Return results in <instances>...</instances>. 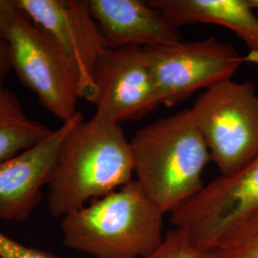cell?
<instances>
[{
  "mask_svg": "<svg viewBox=\"0 0 258 258\" xmlns=\"http://www.w3.org/2000/svg\"><path fill=\"white\" fill-rule=\"evenodd\" d=\"M133 175L131 145L120 124L94 116L82 120L59 149L48 184L49 212L62 218L128 184Z\"/></svg>",
  "mask_w": 258,
  "mask_h": 258,
  "instance_id": "6da1fadb",
  "label": "cell"
},
{
  "mask_svg": "<svg viewBox=\"0 0 258 258\" xmlns=\"http://www.w3.org/2000/svg\"><path fill=\"white\" fill-rule=\"evenodd\" d=\"M130 145L136 181L165 214L203 188L202 173L211 155L190 109L145 125Z\"/></svg>",
  "mask_w": 258,
  "mask_h": 258,
  "instance_id": "7a4b0ae2",
  "label": "cell"
},
{
  "mask_svg": "<svg viewBox=\"0 0 258 258\" xmlns=\"http://www.w3.org/2000/svg\"><path fill=\"white\" fill-rule=\"evenodd\" d=\"M164 215L133 180L63 216V245L94 258L147 257L164 241Z\"/></svg>",
  "mask_w": 258,
  "mask_h": 258,
  "instance_id": "3957f363",
  "label": "cell"
},
{
  "mask_svg": "<svg viewBox=\"0 0 258 258\" xmlns=\"http://www.w3.org/2000/svg\"><path fill=\"white\" fill-rule=\"evenodd\" d=\"M189 109L220 175H232L258 157V94L251 81L218 83Z\"/></svg>",
  "mask_w": 258,
  "mask_h": 258,
  "instance_id": "277c9868",
  "label": "cell"
},
{
  "mask_svg": "<svg viewBox=\"0 0 258 258\" xmlns=\"http://www.w3.org/2000/svg\"><path fill=\"white\" fill-rule=\"evenodd\" d=\"M5 40L11 67L21 83L62 123L72 120L79 113V82L53 37L20 12Z\"/></svg>",
  "mask_w": 258,
  "mask_h": 258,
  "instance_id": "5b68a950",
  "label": "cell"
},
{
  "mask_svg": "<svg viewBox=\"0 0 258 258\" xmlns=\"http://www.w3.org/2000/svg\"><path fill=\"white\" fill-rule=\"evenodd\" d=\"M161 105L173 106L200 89L231 80L249 61L235 47L211 37L144 48Z\"/></svg>",
  "mask_w": 258,
  "mask_h": 258,
  "instance_id": "8992f818",
  "label": "cell"
},
{
  "mask_svg": "<svg viewBox=\"0 0 258 258\" xmlns=\"http://www.w3.org/2000/svg\"><path fill=\"white\" fill-rule=\"evenodd\" d=\"M258 214V157L230 176H218L170 213L174 228L195 246L215 249L242 222Z\"/></svg>",
  "mask_w": 258,
  "mask_h": 258,
  "instance_id": "52a82bcc",
  "label": "cell"
},
{
  "mask_svg": "<svg viewBox=\"0 0 258 258\" xmlns=\"http://www.w3.org/2000/svg\"><path fill=\"white\" fill-rule=\"evenodd\" d=\"M16 3L28 19L55 39L77 75L80 99L94 104L95 67L106 45L88 0H16Z\"/></svg>",
  "mask_w": 258,
  "mask_h": 258,
  "instance_id": "ba28073f",
  "label": "cell"
},
{
  "mask_svg": "<svg viewBox=\"0 0 258 258\" xmlns=\"http://www.w3.org/2000/svg\"><path fill=\"white\" fill-rule=\"evenodd\" d=\"M95 118L119 123L138 120L161 105L144 48H106L94 72Z\"/></svg>",
  "mask_w": 258,
  "mask_h": 258,
  "instance_id": "9c48e42d",
  "label": "cell"
},
{
  "mask_svg": "<svg viewBox=\"0 0 258 258\" xmlns=\"http://www.w3.org/2000/svg\"><path fill=\"white\" fill-rule=\"evenodd\" d=\"M83 120L79 112L34 147L0 163V219L24 221L40 202L41 189L55 173L65 138Z\"/></svg>",
  "mask_w": 258,
  "mask_h": 258,
  "instance_id": "30bf717a",
  "label": "cell"
},
{
  "mask_svg": "<svg viewBox=\"0 0 258 258\" xmlns=\"http://www.w3.org/2000/svg\"><path fill=\"white\" fill-rule=\"evenodd\" d=\"M106 48L164 46L182 41L164 13L142 0H88Z\"/></svg>",
  "mask_w": 258,
  "mask_h": 258,
  "instance_id": "8fae6325",
  "label": "cell"
},
{
  "mask_svg": "<svg viewBox=\"0 0 258 258\" xmlns=\"http://www.w3.org/2000/svg\"><path fill=\"white\" fill-rule=\"evenodd\" d=\"M176 28L216 24L228 28L249 48V62L258 64V17L248 0H148Z\"/></svg>",
  "mask_w": 258,
  "mask_h": 258,
  "instance_id": "7c38bea8",
  "label": "cell"
},
{
  "mask_svg": "<svg viewBox=\"0 0 258 258\" xmlns=\"http://www.w3.org/2000/svg\"><path fill=\"white\" fill-rule=\"evenodd\" d=\"M52 132L29 118L18 97L8 88L0 91V163L34 147Z\"/></svg>",
  "mask_w": 258,
  "mask_h": 258,
  "instance_id": "4fadbf2b",
  "label": "cell"
},
{
  "mask_svg": "<svg viewBox=\"0 0 258 258\" xmlns=\"http://www.w3.org/2000/svg\"><path fill=\"white\" fill-rule=\"evenodd\" d=\"M217 249L223 258H258V214L231 230Z\"/></svg>",
  "mask_w": 258,
  "mask_h": 258,
  "instance_id": "5bb4252c",
  "label": "cell"
},
{
  "mask_svg": "<svg viewBox=\"0 0 258 258\" xmlns=\"http://www.w3.org/2000/svg\"><path fill=\"white\" fill-rule=\"evenodd\" d=\"M145 258H223L219 249L195 246L185 231L174 228L167 231L161 246Z\"/></svg>",
  "mask_w": 258,
  "mask_h": 258,
  "instance_id": "9a60e30c",
  "label": "cell"
},
{
  "mask_svg": "<svg viewBox=\"0 0 258 258\" xmlns=\"http://www.w3.org/2000/svg\"><path fill=\"white\" fill-rule=\"evenodd\" d=\"M0 258H60L46 250L28 247L0 231Z\"/></svg>",
  "mask_w": 258,
  "mask_h": 258,
  "instance_id": "2e32d148",
  "label": "cell"
},
{
  "mask_svg": "<svg viewBox=\"0 0 258 258\" xmlns=\"http://www.w3.org/2000/svg\"><path fill=\"white\" fill-rule=\"evenodd\" d=\"M20 12L16 0H0V39H6L11 26Z\"/></svg>",
  "mask_w": 258,
  "mask_h": 258,
  "instance_id": "e0dca14e",
  "label": "cell"
},
{
  "mask_svg": "<svg viewBox=\"0 0 258 258\" xmlns=\"http://www.w3.org/2000/svg\"><path fill=\"white\" fill-rule=\"evenodd\" d=\"M12 67L10 61L9 47L6 40L0 39V91L3 90L4 81L9 74Z\"/></svg>",
  "mask_w": 258,
  "mask_h": 258,
  "instance_id": "ac0fdd59",
  "label": "cell"
},
{
  "mask_svg": "<svg viewBox=\"0 0 258 258\" xmlns=\"http://www.w3.org/2000/svg\"><path fill=\"white\" fill-rule=\"evenodd\" d=\"M250 8L254 11V13L257 15L258 17V0H248Z\"/></svg>",
  "mask_w": 258,
  "mask_h": 258,
  "instance_id": "d6986e66",
  "label": "cell"
}]
</instances>
